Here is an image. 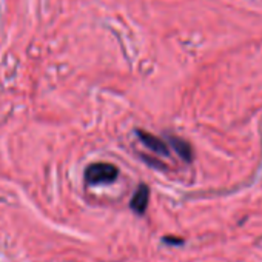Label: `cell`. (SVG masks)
Masks as SVG:
<instances>
[{"instance_id": "cell-1", "label": "cell", "mask_w": 262, "mask_h": 262, "mask_svg": "<svg viewBox=\"0 0 262 262\" xmlns=\"http://www.w3.org/2000/svg\"><path fill=\"white\" fill-rule=\"evenodd\" d=\"M83 178H85V184L91 185V187L93 185L113 184L119 178V168L113 164L96 162V164H91L85 168Z\"/></svg>"}, {"instance_id": "cell-2", "label": "cell", "mask_w": 262, "mask_h": 262, "mask_svg": "<svg viewBox=\"0 0 262 262\" xmlns=\"http://www.w3.org/2000/svg\"><path fill=\"white\" fill-rule=\"evenodd\" d=\"M136 136L150 151L161 155V156H165V158L170 156V148L161 138L148 133V131H144V129H136Z\"/></svg>"}, {"instance_id": "cell-3", "label": "cell", "mask_w": 262, "mask_h": 262, "mask_svg": "<svg viewBox=\"0 0 262 262\" xmlns=\"http://www.w3.org/2000/svg\"><path fill=\"white\" fill-rule=\"evenodd\" d=\"M148 202H150V188L147 184H141L133 198L129 201V208L133 210L136 214L139 216H144L147 213V208H148Z\"/></svg>"}, {"instance_id": "cell-4", "label": "cell", "mask_w": 262, "mask_h": 262, "mask_svg": "<svg viewBox=\"0 0 262 262\" xmlns=\"http://www.w3.org/2000/svg\"><path fill=\"white\" fill-rule=\"evenodd\" d=\"M168 142H170V145L173 147V150L179 155V158L182 161H185V162L193 161V150H191V145L187 141H184V139H181L178 136H170Z\"/></svg>"}, {"instance_id": "cell-5", "label": "cell", "mask_w": 262, "mask_h": 262, "mask_svg": "<svg viewBox=\"0 0 262 262\" xmlns=\"http://www.w3.org/2000/svg\"><path fill=\"white\" fill-rule=\"evenodd\" d=\"M141 158H142L150 167L158 168V170H165V165H164L162 162H159V161H156V159H153V158H148V156H145V155H141Z\"/></svg>"}, {"instance_id": "cell-6", "label": "cell", "mask_w": 262, "mask_h": 262, "mask_svg": "<svg viewBox=\"0 0 262 262\" xmlns=\"http://www.w3.org/2000/svg\"><path fill=\"white\" fill-rule=\"evenodd\" d=\"M162 242L167 244V245H182L184 239L182 237H174V236H164Z\"/></svg>"}]
</instances>
